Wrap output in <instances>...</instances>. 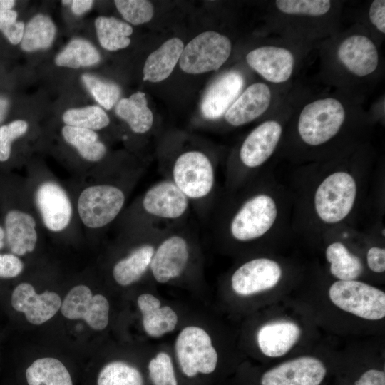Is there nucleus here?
Masks as SVG:
<instances>
[{"label":"nucleus","mask_w":385,"mask_h":385,"mask_svg":"<svg viewBox=\"0 0 385 385\" xmlns=\"http://www.w3.org/2000/svg\"><path fill=\"white\" fill-rule=\"evenodd\" d=\"M317 324L304 300L283 299L272 304L271 314L257 328L256 346L264 358L274 363L307 353L318 346Z\"/></svg>","instance_id":"f257e3e1"},{"label":"nucleus","mask_w":385,"mask_h":385,"mask_svg":"<svg viewBox=\"0 0 385 385\" xmlns=\"http://www.w3.org/2000/svg\"><path fill=\"white\" fill-rule=\"evenodd\" d=\"M323 295L322 315L361 325L382 324L385 319V292L359 279L336 280Z\"/></svg>","instance_id":"f03ea898"},{"label":"nucleus","mask_w":385,"mask_h":385,"mask_svg":"<svg viewBox=\"0 0 385 385\" xmlns=\"http://www.w3.org/2000/svg\"><path fill=\"white\" fill-rule=\"evenodd\" d=\"M317 346L307 353L274 363L265 369L259 385H328L334 376L337 353Z\"/></svg>","instance_id":"7ed1b4c3"},{"label":"nucleus","mask_w":385,"mask_h":385,"mask_svg":"<svg viewBox=\"0 0 385 385\" xmlns=\"http://www.w3.org/2000/svg\"><path fill=\"white\" fill-rule=\"evenodd\" d=\"M283 270L275 260L257 257L237 267L230 279L233 292L240 297L270 295L276 300L285 299L280 294Z\"/></svg>","instance_id":"20e7f679"},{"label":"nucleus","mask_w":385,"mask_h":385,"mask_svg":"<svg viewBox=\"0 0 385 385\" xmlns=\"http://www.w3.org/2000/svg\"><path fill=\"white\" fill-rule=\"evenodd\" d=\"M356 192L355 179L349 173L337 171L329 174L315 192L314 207L317 216L327 224L342 221L352 210Z\"/></svg>","instance_id":"39448f33"},{"label":"nucleus","mask_w":385,"mask_h":385,"mask_svg":"<svg viewBox=\"0 0 385 385\" xmlns=\"http://www.w3.org/2000/svg\"><path fill=\"white\" fill-rule=\"evenodd\" d=\"M345 118L342 104L337 99H318L306 105L298 120L302 140L309 145H319L337 135Z\"/></svg>","instance_id":"423d86ee"},{"label":"nucleus","mask_w":385,"mask_h":385,"mask_svg":"<svg viewBox=\"0 0 385 385\" xmlns=\"http://www.w3.org/2000/svg\"><path fill=\"white\" fill-rule=\"evenodd\" d=\"M175 350L179 366L188 377L210 374L216 369L217 352L210 336L200 327L183 328L176 338Z\"/></svg>","instance_id":"0eeeda50"},{"label":"nucleus","mask_w":385,"mask_h":385,"mask_svg":"<svg viewBox=\"0 0 385 385\" xmlns=\"http://www.w3.org/2000/svg\"><path fill=\"white\" fill-rule=\"evenodd\" d=\"M231 50L232 44L227 36L213 31H205L183 48L179 65L190 74L216 71L227 60Z\"/></svg>","instance_id":"6e6552de"},{"label":"nucleus","mask_w":385,"mask_h":385,"mask_svg":"<svg viewBox=\"0 0 385 385\" xmlns=\"http://www.w3.org/2000/svg\"><path fill=\"white\" fill-rule=\"evenodd\" d=\"M277 216L274 199L265 193L255 195L247 200L232 218L230 234L240 242L255 240L271 229Z\"/></svg>","instance_id":"1a4fd4ad"},{"label":"nucleus","mask_w":385,"mask_h":385,"mask_svg":"<svg viewBox=\"0 0 385 385\" xmlns=\"http://www.w3.org/2000/svg\"><path fill=\"white\" fill-rule=\"evenodd\" d=\"M125 201V194L118 187L108 184L91 185L79 195L78 215L86 227L101 228L115 220Z\"/></svg>","instance_id":"9d476101"},{"label":"nucleus","mask_w":385,"mask_h":385,"mask_svg":"<svg viewBox=\"0 0 385 385\" xmlns=\"http://www.w3.org/2000/svg\"><path fill=\"white\" fill-rule=\"evenodd\" d=\"M171 180L189 200H200L207 197L212 190L214 168L203 153L188 151L175 160Z\"/></svg>","instance_id":"9b49d317"},{"label":"nucleus","mask_w":385,"mask_h":385,"mask_svg":"<svg viewBox=\"0 0 385 385\" xmlns=\"http://www.w3.org/2000/svg\"><path fill=\"white\" fill-rule=\"evenodd\" d=\"M338 354L336 385H385V366L376 354Z\"/></svg>","instance_id":"f8f14e48"},{"label":"nucleus","mask_w":385,"mask_h":385,"mask_svg":"<svg viewBox=\"0 0 385 385\" xmlns=\"http://www.w3.org/2000/svg\"><path fill=\"white\" fill-rule=\"evenodd\" d=\"M62 314L70 319H83L95 330H103L108 324L109 303L102 294L93 295L86 285L73 287L61 303Z\"/></svg>","instance_id":"ddd939ff"},{"label":"nucleus","mask_w":385,"mask_h":385,"mask_svg":"<svg viewBox=\"0 0 385 385\" xmlns=\"http://www.w3.org/2000/svg\"><path fill=\"white\" fill-rule=\"evenodd\" d=\"M34 200L45 227L61 232L69 225L72 205L65 190L54 181H45L37 188Z\"/></svg>","instance_id":"4468645a"},{"label":"nucleus","mask_w":385,"mask_h":385,"mask_svg":"<svg viewBox=\"0 0 385 385\" xmlns=\"http://www.w3.org/2000/svg\"><path fill=\"white\" fill-rule=\"evenodd\" d=\"M11 303L17 312L24 314L28 322L41 324L51 319L61 306L60 296L50 291L37 294L27 282L18 284L12 292Z\"/></svg>","instance_id":"2eb2a0df"},{"label":"nucleus","mask_w":385,"mask_h":385,"mask_svg":"<svg viewBox=\"0 0 385 385\" xmlns=\"http://www.w3.org/2000/svg\"><path fill=\"white\" fill-rule=\"evenodd\" d=\"M188 260L187 240L181 235H173L163 240L155 249L149 267L154 279L165 284L183 272Z\"/></svg>","instance_id":"dca6fc26"},{"label":"nucleus","mask_w":385,"mask_h":385,"mask_svg":"<svg viewBox=\"0 0 385 385\" xmlns=\"http://www.w3.org/2000/svg\"><path fill=\"white\" fill-rule=\"evenodd\" d=\"M190 200L172 180H162L145 193L142 205L149 215L164 220H176L187 212Z\"/></svg>","instance_id":"f3484780"},{"label":"nucleus","mask_w":385,"mask_h":385,"mask_svg":"<svg viewBox=\"0 0 385 385\" xmlns=\"http://www.w3.org/2000/svg\"><path fill=\"white\" fill-rule=\"evenodd\" d=\"M248 65L272 83L287 81L291 76L294 59L287 49L272 46H262L246 56Z\"/></svg>","instance_id":"a211bd4d"},{"label":"nucleus","mask_w":385,"mask_h":385,"mask_svg":"<svg viewBox=\"0 0 385 385\" xmlns=\"http://www.w3.org/2000/svg\"><path fill=\"white\" fill-rule=\"evenodd\" d=\"M281 125L267 120L255 128L245 138L240 158L247 168H256L266 162L274 153L282 135Z\"/></svg>","instance_id":"6ab92c4d"},{"label":"nucleus","mask_w":385,"mask_h":385,"mask_svg":"<svg viewBox=\"0 0 385 385\" xmlns=\"http://www.w3.org/2000/svg\"><path fill=\"white\" fill-rule=\"evenodd\" d=\"M243 84V78L237 71L220 76L210 85L202 98L201 112L204 117L210 120L220 118L236 100Z\"/></svg>","instance_id":"aec40b11"},{"label":"nucleus","mask_w":385,"mask_h":385,"mask_svg":"<svg viewBox=\"0 0 385 385\" xmlns=\"http://www.w3.org/2000/svg\"><path fill=\"white\" fill-rule=\"evenodd\" d=\"M337 56L344 66L358 76L369 75L378 66L376 46L362 35H352L345 38L338 48Z\"/></svg>","instance_id":"412c9836"},{"label":"nucleus","mask_w":385,"mask_h":385,"mask_svg":"<svg viewBox=\"0 0 385 385\" xmlns=\"http://www.w3.org/2000/svg\"><path fill=\"white\" fill-rule=\"evenodd\" d=\"M271 101V91L265 83L250 86L233 102L225 114L227 122L234 126L248 123L264 113Z\"/></svg>","instance_id":"4be33fe9"},{"label":"nucleus","mask_w":385,"mask_h":385,"mask_svg":"<svg viewBox=\"0 0 385 385\" xmlns=\"http://www.w3.org/2000/svg\"><path fill=\"white\" fill-rule=\"evenodd\" d=\"M34 217L23 210H9L4 218L6 240L11 253L23 256L36 247L38 235Z\"/></svg>","instance_id":"5701e85b"},{"label":"nucleus","mask_w":385,"mask_h":385,"mask_svg":"<svg viewBox=\"0 0 385 385\" xmlns=\"http://www.w3.org/2000/svg\"><path fill=\"white\" fill-rule=\"evenodd\" d=\"M143 317V326L148 335L153 338L174 330L178 315L169 306L161 307L159 299L151 294H142L137 299Z\"/></svg>","instance_id":"b1692460"},{"label":"nucleus","mask_w":385,"mask_h":385,"mask_svg":"<svg viewBox=\"0 0 385 385\" xmlns=\"http://www.w3.org/2000/svg\"><path fill=\"white\" fill-rule=\"evenodd\" d=\"M184 45L178 38L164 42L147 58L143 67V81L156 83L166 79L179 61Z\"/></svg>","instance_id":"393cba45"},{"label":"nucleus","mask_w":385,"mask_h":385,"mask_svg":"<svg viewBox=\"0 0 385 385\" xmlns=\"http://www.w3.org/2000/svg\"><path fill=\"white\" fill-rule=\"evenodd\" d=\"M325 257L329 272L337 280H357L364 272L361 258L340 242H334L327 247Z\"/></svg>","instance_id":"a878e982"},{"label":"nucleus","mask_w":385,"mask_h":385,"mask_svg":"<svg viewBox=\"0 0 385 385\" xmlns=\"http://www.w3.org/2000/svg\"><path fill=\"white\" fill-rule=\"evenodd\" d=\"M154 251L152 245L144 244L118 261L113 269L115 281L121 286H128L138 281L150 267Z\"/></svg>","instance_id":"bb28decb"},{"label":"nucleus","mask_w":385,"mask_h":385,"mask_svg":"<svg viewBox=\"0 0 385 385\" xmlns=\"http://www.w3.org/2000/svg\"><path fill=\"white\" fill-rule=\"evenodd\" d=\"M115 113L136 133H145L153 125V113L148 106L145 94L140 91L120 100L115 106Z\"/></svg>","instance_id":"cd10ccee"},{"label":"nucleus","mask_w":385,"mask_h":385,"mask_svg":"<svg viewBox=\"0 0 385 385\" xmlns=\"http://www.w3.org/2000/svg\"><path fill=\"white\" fill-rule=\"evenodd\" d=\"M26 379L29 385H73L64 364L51 357L35 360L26 369Z\"/></svg>","instance_id":"c85d7f7f"},{"label":"nucleus","mask_w":385,"mask_h":385,"mask_svg":"<svg viewBox=\"0 0 385 385\" xmlns=\"http://www.w3.org/2000/svg\"><path fill=\"white\" fill-rule=\"evenodd\" d=\"M97 36L101 46L108 51H117L129 46L133 28L114 17L99 16L95 21Z\"/></svg>","instance_id":"c756f323"},{"label":"nucleus","mask_w":385,"mask_h":385,"mask_svg":"<svg viewBox=\"0 0 385 385\" xmlns=\"http://www.w3.org/2000/svg\"><path fill=\"white\" fill-rule=\"evenodd\" d=\"M62 135L87 160L98 161L106 153V146L98 140V135L94 130L65 125L62 128Z\"/></svg>","instance_id":"7c9ffc66"},{"label":"nucleus","mask_w":385,"mask_h":385,"mask_svg":"<svg viewBox=\"0 0 385 385\" xmlns=\"http://www.w3.org/2000/svg\"><path fill=\"white\" fill-rule=\"evenodd\" d=\"M56 35V26L50 17L39 14L26 24L21 40L24 51L31 52L49 47Z\"/></svg>","instance_id":"2f4dec72"},{"label":"nucleus","mask_w":385,"mask_h":385,"mask_svg":"<svg viewBox=\"0 0 385 385\" xmlns=\"http://www.w3.org/2000/svg\"><path fill=\"white\" fill-rule=\"evenodd\" d=\"M100 58L98 51L90 42L74 38L57 55L55 63L59 66L78 68L96 64Z\"/></svg>","instance_id":"473e14b6"},{"label":"nucleus","mask_w":385,"mask_h":385,"mask_svg":"<svg viewBox=\"0 0 385 385\" xmlns=\"http://www.w3.org/2000/svg\"><path fill=\"white\" fill-rule=\"evenodd\" d=\"M98 385H143L142 374L135 366L123 361H113L99 372Z\"/></svg>","instance_id":"72a5a7b5"},{"label":"nucleus","mask_w":385,"mask_h":385,"mask_svg":"<svg viewBox=\"0 0 385 385\" xmlns=\"http://www.w3.org/2000/svg\"><path fill=\"white\" fill-rule=\"evenodd\" d=\"M66 125L96 130L109 124V118L99 106H90L67 110L63 115Z\"/></svg>","instance_id":"f704fd0d"},{"label":"nucleus","mask_w":385,"mask_h":385,"mask_svg":"<svg viewBox=\"0 0 385 385\" xmlns=\"http://www.w3.org/2000/svg\"><path fill=\"white\" fill-rule=\"evenodd\" d=\"M82 80L96 101L104 108L109 110L117 103L120 90L116 84L105 82L90 74L83 75Z\"/></svg>","instance_id":"c9c22d12"},{"label":"nucleus","mask_w":385,"mask_h":385,"mask_svg":"<svg viewBox=\"0 0 385 385\" xmlns=\"http://www.w3.org/2000/svg\"><path fill=\"white\" fill-rule=\"evenodd\" d=\"M275 4L282 13L309 16H322L331 7L329 0H277Z\"/></svg>","instance_id":"e433bc0d"},{"label":"nucleus","mask_w":385,"mask_h":385,"mask_svg":"<svg viewBox=\"0 0 385 385\" xmlns=\"http://www.w3.org/2000/svg\"><path fill=\"white\" fill-rule=\"evenodd\" d=\"M114 3L124 19L132 24L148 22L153 16V6L149 1L115 0Z\"/></svg>","instance_id":"4c0bfd02"},{"label":"nucleus","mask_w":385,"mask_h":385,"mask_svg":"<svg viewBox=\"0 0 385 385\" xmlns=\"http://www.w3.org/2000/svg\"><path fill=\"white\" fill-rule=\"evenodd\" d=\"M148 371L153 385H178L172 359L166 352H159L150 361Z\"/></svg>","instance_id":"58836bf2"},{"label":"nucleus","mask_w":385,"mask_h":385,"mask_svg":"<svg viewBox=\"0 0 385 385\" xmlns=\"http://www.w3.org/2000/svg\"><path fill=\"white\" fill-rule=\"evenodd\" d=\"M28 130L25 120H17L0 127V162L6 161L11 152L14 140L23 135Z\"/></svg>","instance_id":"ea45409f"},{"label":"nucleus","mask_w":385,"mask_h":385,"mask_svg":"<svg viewBox=\"0 0 385 385\" xmlns=\"http://www.w3.org/2000/svg\"><path fill=\"white\" fill-rule=\"evenodd\" d=\"M23 268L19 256L13 253L0 254V278H14L21 273Z\"/></svg>","instance_id":"a19ab883"},{"label":"nucleus","mask_w":385,"mask_h":385,"mask_svg":"<svg viewBox=\"0 0 385 385\" xmlns=\"http://www.w3.org/2000/svg\"><path fill=\"white\" fill-rule=\"evenodd\" d=\"M366 264L369 270L375 273L381 274L385 271V249L380 247H371L366 252Z\"/></svg>","instance_id":"79ce46f5"},{"label":"nucleus","mask_w":385,"mask_h":385,"mask_svg":"<svg viewBox=\"0 0 385 385\" xmlns=\"http://www.w3.org/2000/svg\"><path fill=\"white\" fill-rule=\"evenodd\" d=\"M369 16L371 22L377 28V29L385 33V1H374L369 9Z\"/></svg>","instance_id":"37998d69"},{"label":"nucleus","mask_w":385,"mask_h":385,"mask_svg":"<svg viewBox=\"0 0 385 385\" xmlns=\"http://www.w3.org/2000/svg\"><path fill=\"white\" fill-rule=\"evenodd\" d=\"M25 26L22 21H16L2 30L4 34L12 44L21 42L24 34Z\"/></svg>","instance_id":"c03bdc74"},{"label":"nucleus","mask_w":385,"mask_h":385,"mask_svg":"<svg viewBox=\"0 0 385 385\" xmlns=\"http://www.w3.org/2000/svg\"><path fill=\"white\" fill-rule=\"evenodd\" d=\"M17 13L14 10L0 11V30H3L16 21Z\"/></svg>","instance_id":"a18cd8bd"},{"label":"nucleus","mask_w":385,"mask_h":385,"mask_svg":"<svg viewBox=\"0 0 385 385\" xmlns=\"http://www.w3.org/2000/svg\"><path fill=\"white\" fill-rule=\"evenodd\" d=\"M93 1L91 0H74L72 1V11L76 15H81L88 11Z\"/></svg>","instance_id":"49530a36"},{"label":"nucleus","mask_w":385,"mask_h":385,"mask_svg":"<svg viewBox=\"0 0 385 385\" xmlns=\"http://www.w3.org/2000/svg\"><path fill=\"white\" fill-rule=\"evenodd\" d=\"M9 103L5 98H0V123L4 119L7 113Z\"/></svg>","instance_id":"de8ad7c7"},{"label":"nucleus","mask_w":385,"mask_h":385,"mask_svg":"<svg viewBox=\"0 0 385 385\" xmlns=\"http://www.w3.org/2000/svg\"><path fill=\"white\" fill-rule=\"evenodd\" d=\"M15 5L13 0H0V11L10 10Z\"/></svg>","instance_id":"09e8293b"},{"label":"nucleus","mask_w":385,"mask_h":385,"mask_svg":"<svg viewBox=\"0 0 385 385\" xmlns=\"http://www.w3.org/2000/svg\"><path fill=\"white\" fill-rule=\"evenodd\" d=\"M6 239L5 230L0 225V250L2 249L4 246V240Z\"/></svg>","instance_id":"8fccbe9b"},{"label":"nucleus","mask_w":385,"mask_h":385,"mask_svg":"<svg viewBox=\"0 0 385 385\" xmlns=\"http://www.w3.org/2000/svg\"><path fill=\"white\" fill-rule=\"evenodd\" d=\"M63 4H69L72 3V1H62Z\"/></svg>","instance_id":"3c124183"},{"label":"nucleus","mask_w":385,"mask_h":385,"mask_svg":"<svg viewBox=\"0 0 385 385\" xmlns=\"http://www.w3.org/2000/svg\"><path fill=\"white\" fill-rule=\"evenodd\" d=\"M382 232H381V234L383 233V236H384V235H384V229H383Z\"/></svg>","instance_id":"603ef678"}]
</instances>
